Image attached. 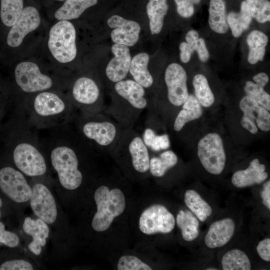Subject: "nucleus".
<instances>
[{"mask_svg":"<svg viewBox=\"0 0 270 270\" xmlns=\"http://www.w3.org/2000/svg\"><path fill=\"white\" fill-rule=\"evenodd\" d=\"M36 130L20 104L14 105L0 124V158L32 178L43 176L48 171L47 159Z\"/></svg>","mask_w":270,"mask_h":270,"instance_id":"nucleus-1","label":"nucleus"},{"mask_svg":"<svg viewBox=\"0 0 270 270\" xmlns=\"http://www.w3.org/2000/svg\"><path fill=\"white\" fill-rule=\"evenodd\" d=\"M50 130V133L40 142L45 154L56 172L60 184L68 190H74L82 184L84 175L80 170V158L93 150L74 131L69 124Z\"/></svg>","mask_w":270,"mask_h":270,"instance_id":"nucleus-2","label":"nucleus"},{"mask_svg":"<svg viewBox=\"0 0 270 270\" xmlns=\"http://www.w3.org/2000/svg\"><path fill=\"white\" fill-rule=\"evenodd\" d=\"M20 104L30 123L36 130L52 128L68 124L77 114L76 109L67 96L52 90L33 94Z\"/></svg>","mask_w":270,"mask_h":270,"instance_id":"nucleus-3","label":"nucleus"},{"mask_svg":"<svg viewBox=\"0 0 270 270\" xmlns=\"http://www.w3.org/2000/svg\"><path fill=\"white\" fill-rule=\"evenodd\" d=\"M146 89L132 79L116 82L112 86V102L104 112L124 128H133L142 112L149 105Z\"/></svg>","mask_w":270,"mask_h":270,"instance_id":"nucleus-4","label":"nucleus"},{"mask_svg":"<svg viewBox=\"0 0 270 270\" xmlns=\"http://www.w3.org/2000/svg\"><path fill=\"white\" fill-rule=\"evenodd\" d=\"M80 138L94 150L112 152L117 144L123 127L104 112H79L73 121Z\"/></svg>","mask_w":270,"mask_h":270,"instance_id":"nucleus-5","label":"nucleus"},{"mask_svg":"<svg viewBox=\"0 0 270 270\" xmlns=\"http://www.w3.org/2000/svg\"><path fill=\"white\" fill-rule=\"evenodd\" d=\"M187 74L180 64L171 63L166 68L164 76L166 87V98L153 108H148L164 121L173 120L188 96Z\"/></svg>","mask_w":270,"mask_h":270,"instance_id":"nucleus-6","label":"nucleus"},{"mask_svg":"<svg viewBox=\"0 0 270 270\" xmlns=\"http://www.w3.org/2000/svg\"><path fill=\"white\" fill-rule=\"evenodd\" d=\"M94 198L97 211L92 218V226L96 232H104L110 226L115 218L124 212L125 198L119 188L110 190L106 186H101L95 191Z\"/></svg>","mask_w":270,"mask_h":270,"instance_id":"nucleus-7","label":"nucleus"},{"mask_svg":"<svg viewBox=\"0 0 270 270\" xmlns=\"http://www.w3.org/2000/svg\"><path fill=\"white\" fill-rule=\"evenodd\" d=\"M112 154L118 158L129 160L135 172L144 174L149 171L150 152L142 136L133 128H124Z\"/></svg>","mask_w":270,"mask_h":270,"instance_id":"nucleus-8","label":"nucleus"},{"mask_svg":"<svg viewBox=\"0 0 270 270\" xmlns=\"http://www.w3.org/2000/svg\"><path fill=\"white\" fill-rule=\"evenodd\" d=\"M67 96L79 112L98 113L104 112L106 107L99 85L90 76L77 78L70 86Z\"/></svg>","mask_w":270,"mask_h":270,"instance_id":"nucleus-9","label":"nucleus"},{"mask_svg":"<svg viewBox=\"0 0 270 270\" xmlns=\"http://www.w3.org/2000/svg\"><path fill=\"white\" fill-rule=\"evenodd\" d=\"M25 176L10 162L0 157V190L16 204L30 200L32 188Z\"/></svg>","mask_w":270,"mask_h":270,"instance_id":"nucleus-10","label":"nucleus"},{"mask_svg":"<svg viewBox=\"0 0 270 270\" xmlns=\"http://www.w3.org/2000/svg\"><path fill=\"white\" fill-rule=\"evenodd\" d=\"M48 46L58 62L66 63L73 60L77 53L74 25L64 20L54 25L50 31Z\"/></svg>","mask_w":270,"mask_h":270,"instance_id":"nucleus-11","label":"nucleus"},{"mask_svg":"<svg viewBox=\"0 0 270 270\" xmlns=\"http://www.w3.org/2000/svg\"><path fill=\"white\" fill-rule=\"evenodd\" d=\"M14 80L17 88L26 94L24 100L33 94L51 90L55 85L52 76L42 73L38 66L31 62H24L16 65L14 71Z\"/></svg>","mask_w":270,"mask_h":270,"instance_id":"nucleus-12","label":"nucleus"},{"mask_svg":"<svg viewBox=\"0 0 270 270\" xmlns=\"http://www.w3.org/2000/svg\"><path fill=\"white\" fill-rule=\"evenodd\" d=\"M198 158L204 168L209 173L218 175L223 171L226 154L220 136L209 132L202 138L197 146Z\"/></svg>","mask_w":270,"mask_h":270,"instance_id":"nucleus-13","label":"nucleus"},{"mask_svg":"<svg viewBox=\"0 0 270 270\" xmlns=\"http://www.w3.org/2000/svg\"><path fill=\"white\" fill-rule=\"evenodd\" d=\"M174 226V216L161 204H154L146 208L139 220L140 231L148 235L170 233Z\"/></svg>","mask_w":270,"mask_h":270,"instance_id":"nucleus-14","label":"nucleus"},{"mask_svg":"<svg viewBox=\"0 0 270 270\" xmlns=\"http://www.w3.org/2000/svg\"><path fill=\"white\" fill-rule=\"evenodd\" d=\"M239 107L243 112L240 125L250 134H255L258 128L264 132L270 130V114L266 108L247 96L239 102Z\"/></svg>","mask_w":270,"mask_h":270,"instance_id":"nucleus-15","label":"nucleus"},{"mask_svg":"<svg viewBox=\"0 0 270 270\" xmlns=\"http://www.w3.org/2000/svg\"><path fill=\"white\" fill-rule=\"evenodd\" d=\"M32 188L30 203L34 214L48 224H53L56 220L58 211L51 191L41 182H36Z\"/></svg>","mask_w":270,"mask_h":270,"instance_id":"nucleus-16","label":"nucleus"},{"mask_svg":"<svg viewBox=\"0 0 270 270\" xmlns=\"http://www.w3.org/2000/svg\"><path fill=\"white\" fill-rule=\"evenodd\" d=\"M40 18L38 9L33 6H27L24 10L16 22L8 32L6 42L12 48L19 46L28 33L34 30L40 26Z\"/></svg>","mask_w":270,"mask_h":270,"instance_id":"nucleus-17","label":"nucleus"},{"mask_svg":"<svg viewBox=\"0 0 270 270\" xmlns=\"http://www.w3.org/2000/svg\"><path fill=\"white\" fill-rule=\"evenodd\" d=\"M107 24L114 28L110 36L114 44L132 46L138 42L141 28L137 22L114 15L108 20Z\"/></svg>","mask_w":270,"mask_h":270,"instance_id":"nucleus-18","label":"nucleus"},{"mask_svg":"<svg viewBox=\"0 0 270 270\" xmlns=\"http://www.w3.org/2000/svg\"><path fill=\"white\" fill-rule=\"evenodd\" d=\"M111 50L114 56L107 64L104 74L106 80L114 86L127 76L132 58L128 46L114 44Z\"/></svg>","mask_w":270,"mask_h":270,"instance_id":"nucleus-19","label":"nucleus"},{"mask_svg":"<svg viewBox=\"0 0 270 270\" xmlns=\"http://www.w3.org/2000/svg\"><path fill=\"white\" fill-rule=\"evenodd\" d=\"M235 223L232 219L226 218L213 222L204 238L206 246L210 248L222 247L232 237Z\"/></svg>","mask_w":270,"mask_h":270,"instance_id":"nucleus-20","label":"nucleus"},{"mask_svg":"<svg viewBox=\"0 0 270 270\" xmlns=\"http://www.w3.org/2000/svg\"><path fill=\"white\" fill-rule=\"evenodd\" d=\"M266 166L258 158L252 160L245 170L236 172L232 176V182L238 188H244L264 182L268 177Z\"/></svg>","mask_w":270,"mask_h":270,"instance_id":"nucleus-21","label":"nucleus"},{"mask_svg":"<svg viewBox=\"0 0 270 270\" xmlns=\"http://www.w3.org/2000/svg\"><path fill=\"white\" fill-rule=\"evenodd\" d=\"M22 230L32 238V240L28 245L29 250L36 256L40 255L42 246L46 245V240L49 236L48 224L38 218L35 220L28 216L24 220Z\"/></svg>","mask_w":270,"mask_h":270,"instance_id":"nucleus-22","label":"nucleus"},{"mask_svg":"<svg viewBox=\"0 0 270 270\" xmlns=\"http://www.w3.org/2000/svg\"><path fill=\"white\" fill-rule=\"evenodd\" d=\"M186 42H182L179 46L180 58L183 63L189 62L192 54L196 52L200 60L202 62H206L210 58V53L205 40L199 37V34L194 30H190L185 36Z\"/></svg>","mask_w":270,"mask_h":270,"instance_id":"nucleus-23","label":"nucleus"},{"mask_svg":"<svg viewBox=\"0 0 270 270\" xmlns=\"http://www.w3.org/2000/svg\"><path fill=\"white\" fill-rule=\"evenodd\" d=\"M145 126L142 135V139L149 152H160L168 149L170 141L166 134H158L155 128L157 115L149 110Z\"/></svg>","mask_w":270,"mask_h":270,"instance_id":"nucleus-24","label":"nucleus"},{"mask_svg":"<svg viewBox=\"0 0 270 270\" xmlns=\"http://www.w3.org/2000/svg\"><path fill=\"white\" fill-rule=\"evenodd\" d=\"M252 80L245 83L244 90L246 96L270 111V95L264 89L269 81L268 75L264 72H258L253 76Z\"/></svg>","mask_w":270,"mask_h":270,"instance_id":"nucleus-25","label":"nucleus"},{"mask_svg":"<svg viewBox=\"0 0 270 270\" xmlns=\"http://www.w3.org/2000/svg\"><path fill=\"white\" fill-rule=\"evenodd\" d=\"M149 59L147 53L138 54L132 58L129 69L132 80L146 90L152 88L154 84V78L148 68Z\"/></svg>","mask_w":270,"mask_h":270,"instance_id":"nucleus-26","label":"nucleus"},{"mask_svg":"<svg viewBox=\"0 0 270 270\" xmlns=\"http://www.w3.org/2000/svg\"><path fill=\"white\" fill-rule=\"evenodd\" d=\"M202 106L194 96L188 94L172 120L174 130L180 132L188 123L199 118L202 114Z\"/></svg>","mask_w":270,"mask_h":270,"instance_id":"nucleus-27","label":"nucleus"},{"mask_svg":"<svg viewBox=\"0 0 270 270\" xmlns=\"http://www.w3.org/2000/svg\"><path fill=\"white\" fill-rule=\"evenodd\" d=\"M268 42V38L260 30H252L246 38V43L248 47V61L250 64H255L264 59L266 46Z\"/></svg>","mask_w":270,"mask_h":270,"instance_id":"nucleus-28","label":"nucleus"},{"mask_svg":"<svg viewBox=\"0 0 270 270\" xmlns=\"http://www.w3.org/2000/svg\"><path fill=\"white\" fill-rule=\"evenodd\" d=\"M208 22L210 29L219 34L228 30L224 0H210Z\"/></svg>","mask_w":270,"mask_h":270,"instance_id":"nucleus-29","label":"nucleus"},{"mask_svg":"<svg viewBox=\"0 0 270 270\" xmlns=\"http://www.w3.org/2000/svg\"><path fill=\"white\" fill-rule=\"evenodd\" d=\"M227 22L234 37L238 38L250 27L252 18L245 0L240 4L239 12H230L226 16Z\"/></svg>","mask_w":270,"mask_h":270,"instance_id":"nucleus-30","label":"nucleus"},{"mask_svg":"<svg viewBox=\"0 0 270 270\" xmlns=\"http://www.w3.org/2000/svg\"><path fill=\"white\" fill-rule=\"evenodd\" d=\"M98 0H66L54 13L59 20H68L78 18L88 8L96 5Z\"/></svg>","mask_w":270,"mask_h":270,"instance_id":"nucleus-31","label":"nucleus"},{"mask_svg":"<svg viewBox=\"0 0 270 270\" xmlns=\"http://www.w3.org/2000/svg\"><path fill=\"white\" fill-rule=\"evenodd\" d=\"M168 10L167 0H149L146 5V12L152 34H157L161 32Z\"/></svg>","mask_w":270,"mask_h":270,"instance_id":"nucleus-32","label":"nucleus"},{"mask_svg":"<svg viewBox=\"0 0 270 270\" xmlns=\"http://www.w3.org/2000/svg\"><path fill=\"white\" fill-rule=\"evenodd\" d=\"M178 162V156L173 151L164 150L158 156L150 158L149 172L152 176L161 178Z\"/></svg>","mask_w":270,"mask_h":270,"instance_id":"nucleus-33","label":"nucleus"},{"mask_svg":"<svg viewBox=\"0 0 270 270\" xmlns=\"http://www.w3.org/2000/svg\"><path fill=\"white\" fill-rule=\"evenodd\" d=\"M176 223L184 240L190 242L198 236L199 222L190 211L180 210L176 216Z\"/></svg>","mask_w":270,"mask_h":270,"instance_id":"nucleus-34","label":"nucleus"},{"mask_svg":"<svg viewBox=\"0 0 270 270\" xmlns=\"http://www.w3.org/2000/svg\"><path fill=\"white\" fill-rule=\"evenodd\" d=\"M184 202L187 207L201 222H204L211 215V206L193 190H188L184 194Z\"/></svg>","mask_w":270,"mask_h":270,"instance_id":"nucleus-35","label":"nucleus"},{"mask_svg":"<svg viewBox=\"0 0 270 270\" xmlns=\"http://www.w3.org/2000/svg\"><path fill=\"white\" fill-rule=\"evenodd\" d=\"M23 0H0V21L10 28L20 16L24 10Z\"/></svg>","mask_w":270,"mask_h":270,"instance_id":"nucleus-36","label":"nucleus"},{"mask_svg":"<svg viewBox=\"0 0 270 270\" xmlns=\"http://www.w3.org/2000/svg\"><path fill=\"white\" fill-rule=\"evenodd\" d=\"M192 86L194 96L202 106L208 108L213 104L214 96L205 76L201 74L195 75L192 79Z\"/></svg>","mask_w":270,"mask_h":270,"instance_id":"nucleus-37","label":"nucleus"},{"mask_svg":"<svg viewBox=\"0 0 270 270\" xmlns=\"http://www.w3.org/2000/svg\"><path fill=\"white\" fill-rule=\"evenodd\" d=\"M224 270H250L251 264L246 254L238 249H233L224 254L222 260Z\"/></svg>","mask_w":270,"mask_h":270,"instance_id":"nucleus-38","label":"nucleus"},{"mask_svg":"<svg viewBox=\"0 0 270 270\" xmlns=\"http://www.w3.org/2000/svg\"><path fill=\"white\" fill-rule=\"evenodd\" d=\"M252 16L260 24L270 21V2L268 0H245Z\"/></svg>","mask_w":270,"mask_h":270,"instance_id":"nucleus-39","label":"nucleus"},{"mask_svg":"<svg viewBox=\"0 0 270 270\" xmlns=\"http://www.w3.org/2000/svg\"><path fill=\"white\" fill-rule=\"evenodd\" d=\"M14 98L10 88L0 80V124L14 106Z\"/></svg>","mask_w":270,"mask_h":270,"instance_id":"nucleus-40","label":"nucleus"},{"mask_svg":"<svg viewBox=\"0 0 270 270\" xmlns=\"http://www.w3.org/2000/svg\"><path fill=\"white\" fill-rule=\"evenodd\" d=\"M118 270H152V268L140 259L134 256H124L118 264Z\"/></svg>","mask_w":270,"mask_h":270,"instance_id":"nucleus-41","label":"nucleus"},{"mask_svg":"<svg viewBox=\"0 0 270 270\" xmlns=\"http://www.w3.org/2000/svg\"><path fill=\"white\" fill-rule=\"evenodd\" d=\"M0 242L10 248L16 247L20 243L18 236L14 232L5 230V226L0 222Z\"/></svg>","mask_w":270,"mask_h":270,"instance_id":"nucleus-42","label":"nucleus"},{"mask_svg":"<svg viewBox=\"0 0 270 270\" xmlns=\"http://www.w3.org/2000/svg\"><path fill=\"white\" fill-rule=\"evenodd\" d=\"M34 266L29 262L22 259L5 261L0 265V270H32Z\"/></svg>","mask_w":270,"mask_h":270,"instance_id":"nucleus-43","label":"nucleus"},{"mask_svg":"<svg viewBox=\"0 0 270 270\" xmlns=\"http://www.w3.org/2000/svg\"><path fill=\"white\" fill-rule=\"evenodd\" d=\"M178 14L184 18H190L194 14V4L192 0H174Z\"/></svg>","mask_w":270,"mask_h":270,"instance_id":"nucleus-44","label":"nucleus"},{"mask_svg":"<svg viewBox=\"0 0 270 270\" xmlns=\"http://www.w3.org/2000/svg\"><path fill=\"white\" fill-rule=\"evenodd\" d=\"M257 252L264 260L270 261V239L265 238L259 242L256 246Z\"/></svg>","mask_w":270,"mask_h":270,"instance_id":"nucleus-45","label":"nucleus"},{"mask_svg":"<svg viewBox=\"0 0 270 270\" xmlns=\"http://www.w3.org/2000/svg\"><path fill=\"white\" fill-rule=\"evenodd\" d=\"M261 196L263 204L266 208L270 209V180L266 182L262 188V190L261 192Z\"/></svg>","mask_w":270,"mask_h":270,"instance_id":"nucleus-46","label":"nucleus"},{"mask_svg":"<svg viewBox=\"0 0 270 270\" xmlns=\"http://www.w3.org/2000/svg\"><path fill=\"white\" fill-rule=\"evenodd\" d=\"M201 0H192L194 4H198Z\"/></svg>","mask_w":270,"mask_h":270,"instance_id":"nucleus-47","label":"nucleus"},{"mask_svg":"<svg viewBox=\"0 0 270 270\" xmlns=\"http://www.w3.org/2000/svg\"><path fill=\"white\" fill-rule=\"evenodd\" d=\"M2 206V198H0V208ZM1 217V211L0 210V218Z\"/></svg>","mask_w":270,"mask_h":270,"instance_id":"nucleus-48","label":"nucleus"},{"mask_svg":"<svg viewBox=\"0 0 270 270\" xmlns=\"http://www.w3.org/2000/svg\"><path fill=\"white\" fill-rule=\"evenodd\" d=\"M206 270H217V269H216V268H207Z\"/></svg>","mask_w":270,"mask_h":270,"instance_id":"nucleus-49","label":"nucleus"},{"mask_svg":"<svg viewBox=\"0 0 270 270\" xmlns=\"http://www.w3.org/2000/svg\"><path fill=\"white\" fill-rule=\"evenodd\" d=\"M58 0V1H64V0Z\"/></svg>","mask_w":270,"mask_h":270,"instance_id":"nucleus-50","label":"nucleus"}]
</instances>
